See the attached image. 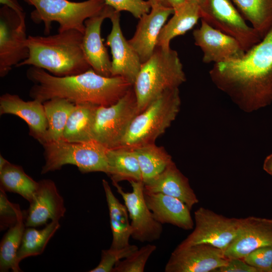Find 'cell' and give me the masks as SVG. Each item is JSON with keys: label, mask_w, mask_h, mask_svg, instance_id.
Masks as SVG:
<instances>
[{"label": "cell", "mask_w": 272, "mask_h": 272, "mask_svg": "<svg viewBox=\"0 0 272 272\" xmlns=\"http://www.w3.org/2000/svg\"><path fill=\"white\" fill-rule=\"evenodd\" d=\"M262 38L272 28V0H231Z\"/></svg>", "instance_id": "4dcf8cb0"}, {"label": "cell", "mask_w": 272, "mask_h": 272, "mask_svg": "<svg viewBox=\"0 0 272 272\" xmlns=\"http://www.w3.org/2000/svg\"><path fill=\"white\" fill-rule=\"evenodd\" d=\"M110 217L112 234L110 248H121L129 245L132 229L128 221V213L125 205H122L114 195L109 183L102 180Z\"/></svg>", "instance_id": "d4e9b609"}, {"label": "cell", "mask_w": 272, "mask_h": 272, "mask_svg": "<svg viewBox=\"0 0 272 272\" xmlns=\"http://www.w3.org/2000/svg\"><path fill=\"white\" fill-rule=\"evenodd\" d=\"M25 14L19 15L4 6L0 11V76L29 56Z\"/></svg>", "instance_id": "30bf717a"}, {"label": "cell", "mask_w": 272, "mask_h": 272, "mask_svg": "<svg viewBox=\"0 0 272 272\" xmlns=\"http://www.w3.org/2000/svg\"><path fill=\"white\" fill-rule=\"evenodd\" d=\"M144 196L154 218L161 224H170L185 230L193 229L190 210L179 199L162 193L144 192Z\"/></svg>", "instance_id": "7402d4cb"}, {"label": "cell", "mask_w": 272, "mask_h": 272, "mask_svg": "<svg viewBox=\"0 0 272 272\" xmlns=\"http://www.w3.org/2000/svg\"><path fill=\"white\" fill-rule=\"evenodd\" d=\"M13 114L24 120L29 134L43 145L47 129L43 103L37 100L25 101L18 95L6 93L0 97V115Z\"/></svg>", "instance_id": "ffe728a7"}, {"label": "cell", "mask_w": 272, "mask_h": 272, "mask_svg": "<svg viewBox=\"0 0 272 272\" xmlns=\"http://www.w3.org/2000/svg\"><path fill=\"white\" fill-rule=\"evenodd\" d=\"M9 161L1 155L0 156V170L2 169Z\"/></svg>", "instance_id": "7bdbcfd3"}, {"label": "cell", "mask_w": 272, "mask_h": 272, "mask_svg": "<svg viewBox=\"0 0 272 272\" xmlns=\"http://www.w3.org/2000/svg\"><path fill=\"white\" fill-rule=\"evenodd\" d=\"M29 203V209L25 211L27 227L45 225L49 220L59 221L66 211L63 197L50 179L38 181L37 188Z\"/></svg>", "instance_id": "2e32d148"}, {"label": "cell", "mask_w": 272, "mask_h": 272, "mask_svg": "<svg viewBox=\"0 0 272 272\" xmlns=\"http://www.w3.org/2000/svg\"><path fill=\"white\" fill-rule=\"evenodd\" d=\"M272 245V219L241 218L237 234L224 251L229 258H243L253 250Z\"/></svg>", "instance_id": "e0dca14e"}, {"label": "cell", "mask_w": 272, "mask_h": 272, "mask_svg": "<svg viewBox=\"0 0 272 272\" xmlns=\"http://www.w3.org/2000/svg\"><path fill=\"white\" fill-rule=\"evenodd\" d=\"M21 211L19 205L10 201L6 191L0 188L1 230H4L15 225Z\"/></svg>", "instance_id": "e575fe53"}, {"label": "cell", "mask_w": 272, "mask_h": 272, "mask_svg": "<svg viewBox=\"0 0 272 272\" xmlns=\"http://www.w3.org/2000/svg\"><path fill=\"white\" fill-rule=\"evenodd\" d=\"M194 215L193 231L177 247L206 243L225 251L236 236L241 218H228L203 207Z\"/></svg>", "instance_id": "9c48e42d"}, {"label": "cell", "mask_w": 272, "mask_h": 272, "mask_svg": "<svg viewBox=\"0 0 272 272\" xmlns=\"http://www.w3.org/2000/svg\"><path fill=\"white\" fill-rule=\"evenodd\" d=\"M151 7L161 6L174 10L183 5L186 0H148Z\"/></svg>", "instance_id": "f35d334b"}, {"label": "cell", "mask_w": 272, "mask_h": 272, "mask_svg": "<svg viewBox=\"0 0 272 272\" xmlns=\"http://www.w3.org/2000/svg\"><path fill=\"white\" fill-rule=\"evenodd\" d=\"M42 145L45 158L42 174L59 170L67 164L76 166L83 173L101 172L107 174L108 149L95 140L85 142L61 140Z\"/></svg>", "instance_id": "8992f818"}, {"label": "cell", "mask_w": 272, "mask_h": 272, "mask_svg": "<svg viewBox=\"0 0 272 272\" xmlns=\"http://www.w3.org/2000/svg\"><path fill=\"white\" fill-rule=\"evenodd\" d=\"M114 9L106 5L97 15L85 21L83 48L91 68L97 74L111 76V61L101 36V25L104 20L110 18Z\"/></svg>", "instance_id": "ac0fdd59"}, {"label": "cell", "mask_w": 272, "mask_h": 272, "mask_svg": "<svg viewBox=\"0 0 272 272\" xmlns=\"http://www.w3.org/2000/svg\"><path fill=\"white\" fill-rule=\"evenodd\" d=\"M111 31L105 44L111 50V76L121 77L133 85L140 71V59L124 36L120 26V12L114 10L109 18Z\"/></svg>", "instance_id": "9a60e30c"}, {"label": "cell", "mask_w": 272, "mask_h": 272, "mask_svg": "<svg viewBox=\"0 0 272 272\" xmlns=\"http://www.w3.org/2000/svg\"><path fill=\"white\" fill-rule=\"evenodd\" d=\"M58 221H52L40 230L34 227L25 228L21 244L17 253V261L42 253L50 239L60 228Z\"/></svg>", "instance_id": "1f68e13d"}, {"label": "cell", "mask_w": 272, "mask_h": 272, "mask_svg": "<svg viewBox=\"0 0 272 272\" xmlns=\"http://www.w3.org/2000/svg\"><path fill=\"white\" fill-rule=\"evenodd\" d=\"M200 27L192 32L194 44L203 52L202 61L214 64L242 57L245 51L235 38L201 19Z\"/></svg>", "instance_id": "5bb4252c"}, {"label": "cell", "mask_w": 272, "mask_h": 272, "mask_svg": "<svg viewBox=\"0 0 272 272\" xmlns=\"http://www.w3.org/2000/svg\"><path fill=\"white\" fill-rule=\"evenodd\" d=\"M174 10L172 17L160 32L157 46L170 47V43L173 38L184 35L192 29L201 18L200 7L189 1H186Z\"/></svg>", "instance_id": "603a6c76"}, {"label": "cell", "mask_w": 272, "mask_h": 272, "mask_svg": "<svg viewBox=\"0 0 272 272\" xmlns=\"http://www.w3.org/2000/svg\"><path fill=\"white\" fill-rule=\"evenodd\" d=\"M229 259L222 249L206 243L176 248L171 253L165 272H213Z\"/></svg>", "instance_id": "4fadbf2b"}, {"label": "cell", "mask_w": 272, "mask_h": 272, "mask_svg": "<svg viewBox=\"0 0 272 272\" xmlns=\"http://www.w3.org/2000/svg\"><path fill=\"white\" fill-rule=\"evenodd\" d=\"M1 187L4 191L17 193L30 202L36 190L38 182L24 171L21 166L8 162L0 170Z\"/></svg>", "instance_id": "f546056e"}, {"label": "cell", "mask_w": 272, "mask_h": 272, "mask_svg": "<svg viewBox=\"0 0 272 272\" xmlns=\"http://www.w3.org/2000/svg\"><path fill=\"white\" fill-rule=\"evenodd\" d=\"M127 208L132 229L131 237L141 242H151L160 238L162 224L154 217L145 201L143 181H131V192H125L118 182H112Z\"/></svg>", "instance_id": "7c38bea8"}, {"label": "cell", "mask_w": 272, "mask_h": 272, "mask_svg": "<svg viewBox=\"0 0 272 272\" xmlns=\"http://www.w3.org/2000/svg\"><path fill=\"white\" fill-rule=\"evenodd\" d=\"M139 113L132 86L115 103L97 107L94 140L108 149L120 147L130 123Z\"/></svg>", "instance_id": "ba28073f"}, {"label": "cell", "mask_w": 272, "mask_h": 272, "mask_svg": "<svg viewBox=\"0 0 272 272\" xmlns=\"http://www.w3.org/2000/svg\"><path fill=\"white\" fill-rule=\"evenodd\" d=\"M186 1L196 4L200 7V9H201L205 6L208 0H186Z\"/></svg>", "instance_id": "b9f144b4"}, {"label": "cell", "mask_w": 272, "mask_h": 272, "mask_svg": "<svg viewBox=\"0 0 272 272\" xmlns=\"http://www.w3.org/2000/svg\"><path fill=\"white\" fill-rule=\"evenodd\" d=\"M213 272H258L255 267L246 263L242 258H229L227 264Z\"/></svg>", "instance_id": "74e56055"}, {"label": "cell", "mask_w": 272, "mask_h": 272, "mask_svg": "<svg viewBox=\"0 0 272 272\" xmlns=\"http://www.w3.org/2000/svg\"><path fill=\"white\" fill-rule=\"evenodd\" d=\"M25 211H20L16 224L9 228L2 239L0 244V271L11 269L14 272L22 271L17 263V253L25 229Z\"/></svg>", "instance_id": "4316f807"}, {"label": "cell", "mask_w": 272, "mask_h": 272, "mask_svg": "<svg viewBox=\"0 0 272 272\" xmlns=\"http://www.w3.org/2000/svg\"><path fill=\"white\" fill-rule=\"evenodd\" d=\"M132 148L138 158L143 183L159 174L173 162L172 157L164 148L155 143Z\"/></svg>", "instance_id": "83f0119b"}, {"label": "cell", "mask_w": 272, "mask_h": 272, "mask_svg": "<svg viewBox=\"0 0 272 272\" xmlns=\"http://www.w3.org/2000/svg\"><path fill=\"white\" fill-rule=\"evenodd\" d=\"M200 14L201 19L235 38L245 52L261 39L256 30L245 22L230 0H208L200 9Z\"/></svg>", "instance_id": "8fae6325"}, {"label": "cell", "mask_w": 272, "mask_h": 272, "mask_svg": "<svg viewBox=\"0 0 272 272\" xmlns=\"http://www.w3.org/2000/svg\"><path fill=\"white\" fill-rule=\"evenodd\" d=\"M106 5L118 12L126 11L134 17L140 19L143 15L150 12L151 7L145 0H103Z\"/></svg>", "instance_id": "8d00e7d4"}, {"label": "cell", "mask_w": 272, "mask_h": 272, "mask_svg": "<svg viewBox=\"0 0 272 272\" xmlns=\"http://www.w3.org/2000/svg\"><path fill=\"white\" fill-rule=\"evenodd\" d=\"M83 33L71 29L47 36H28V57L16 66L30 65L57 77L78 75L92 69L83 48Z\"/></svg>", "instance_id": "3957f363"}, {"label": "cell", "mask_w": 272, "mask_h": 272, "mask_svg": "<svg viewBox=\"0 0 272 272\" xmlns=\"http://www.w3.org/2000/svg\"><path fill=\"white\" fill-rule=\"evenodd\" d=\"M43 105L48 125L44 144L62 140L66 123L75 104L65 99L53 98L44 102Z\"/></svg>", "instance_id": "f1b7e54d"}, {"label": "cell", "mask_w": 272, "mask_h": 272, "mask_svg": "<svg viewBox=\"0 0 272 272\" xmlns=\"http://www.w3.org/2000/svg\"><path fill=\"white\" fill-rule=\"evenodd\" d=\"M138 247L135 245L129 244L121 248H112L102 250L101 258L98 265L89 272H112V269L118 261L126 258Z\"/></svg>", "instance_id": "836d02e7"}, {"label": "cell", "mask_w": 272, "mask_h": 272, "mask_svg": "<svg viewBox=\"0 0 272 272\" xmlns=\"http://www.w3.org/2000/svg\"><path fill=\"white\" fill-rule=\"evenodd\" d=\"M215 85L245 110L272 102V28L240 58L214 64Z\"/></svg>", "instance_id": "6da1fadb"}, {"label": "cell", "mask_w": 272, "mask_h": 272, "mask_svg": "<svg viewBox=\"0 0 272 272\" xmlns=\"http://www.w3.org/2000/svg\"><path fill=\"white\" fill-rule=\"evenodd\" d=\"M145 192L162 193L177 198L191 210L198 199L190 186L188 179L173 161L159 174L144 183Z\"/></svg>", "instance_id": "44dd1931"}, {"label": "cell", "mask_w": 272, "mask_h": 272, "mask_svg": "<svg viewBox=\"0 0 272 272\" xmlns=\"http://www.w3.org/2000/svg\"><path fill=\"white\" fill-rule=\"evenodd\" d=\"M26 75L34 83L30 96L43 103L60 98L75 104L109 106L117 102L133 86L121 77L103 76L92 69L78 75L57 77L42 69L31 66Z\"/></svg>", "instance_id": "7a4b0ae2"}, {"label": "cell", "mask_w": 272, "mask_h": 272, "mask_svg": "<svg viewBox=\"0 0 272 272\" xmlns=\"http://www.w3.org/2000/svg\"><path fill=\"white\" fill-rule=\"evenodd\" d=\"M180 105L179 88L163 93L134 118L120 146L134 148L155 143L175 120Z\"/></svg>", "instance_id": "5b68a950"}, {"label": "cell", "mask_w": 272, "mask_h": 272, "mask_svg": "<svg viewBox=\"0 0 272 272\" xmlns=\"http://www.w3.org/2000/svg\"><path fill=\"white\" fill-rule=\"evenodd\" d=\"M98 106L90 103L75 104L66 123L62 140L70 142L94 140L93 129Z\"/></svg>", "instance_id": "484cf974"}, {"label": "cell", "mask_w": 272, "mask_h": 272, "mask_svg": "<svg viewBox=\"0 0 272 272\" xmlns=\"http://www.w3.org/2000/svg\"><path fill=\"white\" fill-rule=\"evenodd\" d=\"M263 168L266 173L272 176V153L265 159Z\"/></svg>", "instance_id": "60d3db41"}, {"label": "cell", "mask_w": 272, "mask_h": 272, "mask_svg": "<svg viewBox=\"0 0 272 272\" xmlns=\"http://www.w3.org/2000/svg\"><path fill=\"white\" fill-rule=\"evenodd\" d=\"M186 81L177 52L157 46L150 58L142 64L133 85L140 113L164 92L179 87Z\"/></svg>", "instance_id": "277c9868"}, {"label": "cell", "mask_w": 272, "mask_h": 272, "mask_svg": "<svg viewBox=\"0 0 272 272\" xmlns=\"http://www.w3.org/2000/svg\"><path fill=\"white\" fill-rule=\"evenodd\" d=\"M107 157V175L112 182L143 181L139 163L132 148L120 146L108 149Z\"/></svg>", "instance_id": "cb8c5ba5"}, {"label": "cell", "mask_w": 272, "mask_h": 272, "mask_svg": "<svg viewBox=\"0 0 272 272\" xmlns=\"http://www.w3.org/2000/svg\"><path fill=\"white\" fill-rule=\"evenodd\" d=\"M242 259L258 272H272V245L259 247Z\"/></svg>", "instance_id": "d590c367"}, {"label": "cell", "mask_w": 272, "mask_h": 272, "mask_svg": "<svg viewBox=\"0 0 272 272\" xmlns=\"http://www.w3.org/2000/svg\"><path fill=\"white\" fill-rule=\"evenodd\" d=\"M0 3L14 10L20 15L25 14L23 8L17 0H0Z\"/></svg>", "instance_id": "ab89813d"}, {"label": "cell", "mask_w": 272, "mask_h": 272, "mask_svg": "<svg viewBox=\"0 0 272 272\" xmlns=\"http://www.w3.org/2000/svg\"><path fill=\"white\" fill-rule=\"evenodd\" d=\"M174 12L172 8L154 6L150 12L139 19L135 33L128 41L142 63L148 60L154 53L160 32Z\"/></svg>", "instance_id": "d6986e66"}, {"label": "cell", "mask_w": 272, "mask_h": 272, "mask_svg": "<svg viewBox=\"0 0 272 272\" xmlns=\"http://www.w3.org/2000/svg\"><path fill=\"white\" fill-rule=\"evenodd\" d=\"M25 1L35 8L31 18L35 23L43 22L46 34L49 33L53 22L59 24L58 32L75 29L84 33L85 20L100 13L106 5L103 0Z\"/></svg>", "instance_id": "52a82bcc"}, {"label": "cell", "mask_w": 272, "mask_h": 272, "mask_svg": "<svg viewBox=\"0 0 272 272\" xmlns=\"http://www.w3.org/2000/svg\"><path fill=\"white\" fill-rule=\"evenodd\" d=\"M156 249V246L151 244L138 248L128 257L116 263L112 272L144 271L149 258Z\"/></svg>", "instance_id": "d6a6232c"}]
</instances>
